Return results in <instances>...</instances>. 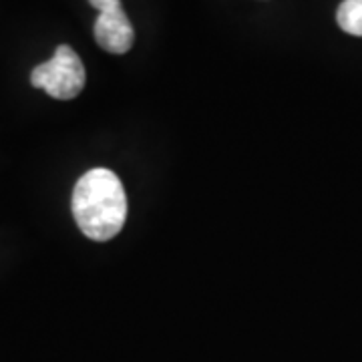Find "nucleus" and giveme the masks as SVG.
<instances>
[{"mask_svg":"<svg viewBox=\"0 0 362 362\" xmlns=\"http://www.w3.org/2000/svg\"><path fill=\"white\" fill-rule=\"evenodd\" d=\"M71 207L81 232L95 242L115 238L127 220V195L111 169L87 171L73 189Z\"/></svg>","mask_w":362,"mask_h":362,"instance_id":"nucleus-1","label":"nucleus"},{"mask_svg":"<svg viewBox=\"0 0 362 362\" xmlns=\"http://www.w3.org/2000/svg\"><path fill=\"white\" fill-rule=\"evenodd\" d=\"M33 87L49 93L52 99L71 101L85 87V66L69 45L57 47L51 61L39 65L30 75Z\"/></svg>","mask_w":362,"mask_h":362,"instance_id":"nucleus-2","label":"nucleus"},{"mask_svg":"<svg viewBox=\"0 0 362 362\" xmlns=\"http://www.w3.org/2000/svg\"><path fill=\"white\" fill-rule=\"evenodd\" d=\"M95 40L103 51L113 54H125L133 47L135 33L121 6L99 13V18L95 23Z\"/></svg>","mask_w":362,"mask_h":362,"instance_id":"nucleus-3","label":"nucleus"},{"mask_svg":"<svg viewBox=\"0 0 362 362\" xmlns=\"http://www.w3.org/2000/svg\"><path fill=\"white\" fill-rule=\"evenodd\" d=\"M337 21L344 33L362 37V0H344L338 8Z\"/></svg>","mask_w":362,"mask_h":362,"instance_id":"nucleus-4","label":"nucleus"},{"mask_svg":"<svg viewBox=\"0 0 362 362\" xmlns=\"http://www.w3.org/2000/svg\"><path fill=\"white\" fill-rule=\"evenodd\" d=\"M90 6L97 8L99 13H103L107 8H113V6H121V0H89Z\"/></svg>","mask_w":362,"mask_h":362,"instance_id":"nucleus-5","label":"nucleus"}]
</instances>
